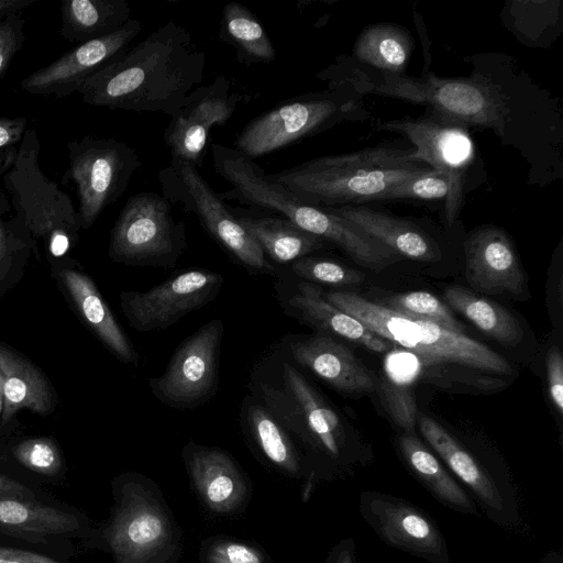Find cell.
<instances>
[{
  "label": "cell",
  "instance_id": "cell-22",
  "mask_svg": "<svg viewBox=\"0 0 563 563\" xmlns=\"http://www.w3.org/2000/svg\"><path fill=\"white\" fill-rule=\"evenodd\" d=\"M324 209L349 220L399 257L428 263L437 262L441 257L430 236L408 220L364 206L347 205Z\"/></svg>",
  "mask_w": 563,
  "mask_h": 563
},
{
  "label": "cell",
  "instance_id": "cell-45",
  "mask_svg": "<svg viewBox=\"0 0 563 563\" xmlns=\"http://www.w3.org/2000/svg\"><path fill=\"white\" fill-rule=\"evenodd\" d=\"M1 201H0V280L4 277L10 261V240L5 229L3 219L1 217Z\"/></svg>",
  "mask_w": 563,
  "mask_h": 563
},
{
  "label": "cell",
  "instance_id": "cell-42",
  "mask_svg": "<svg viewBox=\"0 0 563 563\" xmlns=\"http://www.w3.org/2000/svg\"><path fill=\"white\" fill-rule=\"evenodd\" d=\"M208 560L210 563H262V556L253 548L234 542L212 547Z\"/></svg>",
  "mask_w": 563,
  "mask_h": 563
},
{
  "label": "cell",
  "instance_id": "cell-39",
  "mask_svg": "<svg viewBox=\"0 0 563 563\" xmlns=\"http://www.w3.org/2000/svg\"><path fill=\"white\" fill-rule=\"evenodd\" d=\"M24 19L18 13L0 16V79L7 73L13 57L24 42Z\"/></svg>",
  "mask_w": 563,
  "mask_h": 563
},
{
  "label": "cell",
  "instance_id": "cell-1",
  "mask_svg": "<svg viewBox=\"0 0 563 563\" xmlns=\"http://www.w3.org/2000/svg\"><path fill=\"white\" fill-rule=\"evenodd\" d=\"M205 66L206 54L191 33L169 19L86 80L77 92L90 106L172 117L202 82Z\"/></svg>",
  "mask_w": 563,
  "mask_h": 563
},
{
  "label": "cell",
  "instance_id": "cell-48",
  "mask_svg": "<svg viewBox=\"0 0 563 563\" xmlns=\"http://www.w3.org/2000/svg\"><path fill=\"white\" fill-rule=\"evenodd\" d=\"M1 411H2V379H1V375H0V416H1Z\"/></svg>",
  "mask_w": 563,
  "mask_h": 563
},
{
  "label": "cell",
  "instance_id": "cell-4",
  "mask_svg": "<svg viewBox=\"0 0 563 563\" xmlns=\"http://www.w3.org/2000/svg\"><path fill=\"white\" fill-rule=\"evenodd\" d=\"M317 78L342 79L360 95L374 93L426 104L432 112L465 126L490 128L503 133L509 118L508 98L489 79L475 75L465 78H423L383 73L377 79L350 66L343 56L321 70Z\"/></svg>",
  "mask_w": 563,
  "mask_h": 563
},
{
  "label": "cell",
  "instance_id": "cell-36",
  "mask_svg": "<svg viewBox=\"0 0 563 563\" xmlns=\"http://www.w3.org/2000/svg\"><path fill=\"white\" fill-rule=\"evenodd\" d=\"M296 276L310 284L351 286L363 282L364 275L338 262L317 256H303L291 263Z\"/></svg>",
  "mask_w": 563,
  "mask_h": 563
},
{
  "label": "cell",
  "instance_id": "cell-47",
  "mask_svg": "<svg viewBox=\"0 0 563 563\" xmlns=\"http://www.w3.org/2000/svg\"><path fill=\"white\" fill-rule=\"evenodd\" d=\"M539 563H563V555L560 551H553L544 555Z\"/></svg>",
  "mask_w": 563,
  "mask_h": 563
},
{
  "label": "cell",
  "instance_id": "cell-28",
  "mask_svg": "<svg viewBox=\"0 0 563 563\" xmlns=\"http://www.w3.org/2000/svg\"><path fill=\"white\" fill-rule=\"evenodd\" d=\"M60 13V35L78 44L110 35L131 19L126 0H64Z\"/></svg>",
  "mask_w": 563,
  "mask_h": 563
},
{
  "label": "cell",
  "instance_id": "cell-23",
  "mask_svg": "<svg viewBox=\"0 0 563 563\" xmlns=\"http://www.w3.org/2000/svg\"><path fill=\"white\" fill-rule=\"evenodd\" d=\"M399 454L412 476L444 507L479 516L478 506L441 460L413 432L398 438Z\"/></svg>",
  "mask_w": 563,
  "mask_h": 563
},
{
  "label": "cell",
  "instance_id": "cell-10",
  "mask_svg": "<svg viewBox=\"0 0 563 563\" xmlns=\"http://www.w3.org/2000/svg\"><path fill=\"white\" fill-rule=\"evenodd\" d=\"M418 423L429 448L466 487L485 516L504 530H519L522 523L520 499L511 477L482 461L426 413L419 415Z\"/></svg>",
  "mask_w": 563,
  "mask_h": 563
},
{
  "label": "cell",
  "instance_id": "cell-5",
  "mask_svg": "<svg viewBox=\"0 0 563 563\" xmlns=\"http://www.w3.org/2000/svg\"><path fill=\"white\" fill-rule=\"evenodd\" d=\"M328 89L296 96L252 119L238 134L235 150L254 159L324 132L345 121L371 117L360 95L342 79Z\"/></svg>",
  "mask_w": 563,
  "mask_h": 563
},
{
  "label": "cell",
  "instance_id": "cell-32",
  "mask_svg": "<svg viewBox=\"0 0 563 563\" xmlns=\"http://www.w3.org/2000/svg\"><path fill=\"white\" fill-rule=\"evenodd\" d=\"M241 422L268 461L292 474L299 471V459L289 432L253 395L244 399Z\"/></svg>",
  "mask_w": 563,
  "mask_h": 563
},
{
  "label": "cell",
  "instance_id": "cell-18",
  "mask_svg": "<svg viewBox=\"0 0 563 563\" xmlns=\"http://www.w3.org/2000/svg\"><path fill=\"white\" fill-rule=\"evenodd\" d=\"M291 358L343 394L376 390L377 377L343 343L324 332L287 338Z\"/></svg>",
  "mask_w": 563,
  "mask_h": 563
},
{
  "label": "cell",
  "instance_id": "cell-31",
  "mask_svg": "<svg viewBox=\"0 0 563 563\" xmlns=\"http://www.w3.org/2000/svg\"><path fill=\"white\" fill-rule=\"evenodd\" d=\"M219 37L236 52L239 63L250 66L276 59V49L256 15L240 2L222 9Z\"/></svg>",
  "mask_w": 563,
  "mask_h": 563
},
{
  "label": "cell",
  "instance_id": "cell-12",
  "mask_svg": "<svg viewBox=\"0 0 563 563\" xmlns=\"http://www.w3.org/2000/svg\"><path fill=\"white\" fill-rule=\"evenodd\" d=\"M376 130L398 132L415 145L411 157L443 173L449 179L445 198V220L452 225L463 205V189L474 144L466 126L434 112L419 119L379 122Z\"/></svg>",
  "mask_w": 563,
  "mask_h": 563
},
{
  "label": "cell",
  "instance_id": "cell-37",
  "mask_svg": "<svg viewBox=\"0 0 563 563\" xmlns=\"http://www.w3.org/2000/svg\"><path fill=\"white\" fill-rule=\"evenodd\" d=\"M448 177L433 168L412 175L398 184L393 185L373 201L397 199H443L449 194Z\"/></svg>",
  "mask_w": 563,
  "mask_h": 563
},
{
  "label": "cell",
  "instance_id": "cell-25",
  "mask_svg": "<svg viewBox=\"0 0 563 563\" xmlns=\"http://www.w3.org/2000/svg\"><path fill=\"white\" fill-rule=\"evenodd\" d=\"M232 212L261 246L267 260L278 264L292 263L308 256L327 243L279 214L236 208Z\"/></svg>",
  "mask_w": 563,
  "mask_h": 563
},
{
  "label": "cell",
  "instance_id": "cell-20",
  "mask_svg": "<svg viewBox=\"0 0 563 563\" xmlns=\"http://www.w3.org/2000/svg\"><path fill=\"white\" fill-rule=\"evenodd\" d=\"M121 493L112 518L102 529V538L117 563H141L163 547L167 539L166 521L159 510L141 501L129 486Z\"/></svg>",
  "mask_w": 563,
  "mask_h": 563
},
{
  "label": "cell",
  "instance_id": "cell-11",
  "mask_svg": "<svg viewBox=\"0 0 563 563\" xmlns=\"http://www.w3.org/2000/svg\"><path fill=\"white\" fill-rule=\"evenodd\" d=\"M223 333V321L212 319L186 338L170 356L165 371L150 378L154 397L176 410H191L213 398L219 389Z\"/></svg>",
  "mask_w": 563,
  "mask_h": 563
},
{
  "label": "cell",
  "instance_id": "cell-34",
  "mask_svg": "<svg viewBox=\"0 0 563 563\" xmlns=\"http://www.w3.org/2000/svg\"><path fill=\"white\" fill-rule=\"evenodd\" d=\"M20 472L38 485L62 482L65 473L63 454L49 438H29L13 444L9 452Z\"/></svg>",
  "mask_w": 563,
  "mask_h": 563
},
{
  "label": "cell",
  "instance_id": "cell-3",
  "mask_svg": "<svg viewBox=\"0 0 563 563\" xmlns=\"http://www.w3.org/2000/svg\"><path fill=\"white\" fill-rule=\"evenodd\" d=\"M411 151L377 145L317 157L269 177L313 207L363 205L393 185L431 168L413 159Z\"/></svg>",
  "mask_w": 563,
  "mask_h": 563
},
{
  "label": "cell",
  "instance_id": "cell-17",
  "mask_svg": "<svg viewBox=\"0 0 563 563\" xmlns=\"http://www.w3.org/2000/svg\"><path fill=\"white\" fill-rule=\"evenodd\" d=\"M142 23L130 19L117 32L78 44L49 65L25 77L21 87L29 93L64 98L118 59L140 34Z\"/></svg>",
  "mask_w": 563,
  "mask_h": 563
},
{
  "label": "cell",
  "instance_id": "cell-9",
  "mask_svg": "<svg viewBox=\"0 0 563 563\" xmlns=\"http://www.w3.org/2000/svg\"><path fill=\"white\" fill-rule=\"evenodd\" d=\"M67 151L66 177L76 185L80 228L89 229L124 194L141 159L134 148L113 137L85 135L69 141Z\"/></svg>",
  "mask_w": 563,
  "mask_h": 563
},
{
  "label": "cell",
  "instance_id": "cell-26",
  "mask_svg": "<svg viewBox=\"0 0 563 563\" xmlns=\"http://www.w3.org/2000/svg\"><path fill=\"white\" fill-rule=\"evenodd\" d=\"M185 455L196 486L211 508L227 511L240 501L243 482L227 453L190 443L185 448Z\"/></svg>",
  "mask_w": 563,
  "mask_h": 563
},
{
  "label": "cell",
  "instance_id": "cell-33",
  "mask_svg": "<svg viewBox=\"0 0 563 563\" xmlns=\"http://www.w3.org/2000/svg\"><path fill=\"white\" fill-rule=\"evenodd\" d=\"M418 360L408 365L405 374H398L395 362L389 354L385 362V374L378 380L377 387L383 405L391 419L405 432H413L417 420V405L412 389L413 382L420 377Z\"/></svg>",
  "mask_w": 563,
  "mask_h": 563
},
{
  "label": "cell",
  "instance_id": "cell-27",
  "mask_svg": "<svg viewBox=\"0 0 563 563\" xmlns=\"http://www.w3.org/2000/svg\"><path fill=\"white\" fill-rule=\"evenodd\" d=\"M2 379L1 418L8 421L21 409L47 415L53 409L49 386L42 373L18 353L0 346Z\"/></svg>",
  "mask_w": 563,
  "mask_h": 563
},
{
  "label": "cell",
  "instance_id": "cell-35",
  "mask_svg": "<svg viewBox=\"0 0 563 563\" xmlns=\"http://www.w3.org/2000/svg\"><path fill=\"white\" fill-rule=\"evenodd\" d=\"M378 302L406 316L430 321L453 332L464 333L463 324L455 319L449 306L430 292L396 294Z\"/></svg>",
  "mask_w": 563,
  "mask_h": 563
},
{
  "label": "cell",
  "instance_id": "cell-29",
  "mask_svg": "<svg viewBox=\"0 0 563 563\" xmlns=\"http://www.w3.org/2000/svg\"><path fill=\"white\" fill-rule=\"evenodd\" d=\"M415 47L410 32L394 23L366 26L353 46V56L382 73L404 75Z\"/></svg>",
  "mask_w": 563,
  "mask_h": 563
},
{
  "label": "cell",
  "instance_id": "cell-19",
  "mask_svg": "<svg viewBox=\"0 0 563 563\" xmlns=\"http://www.w3.org/2000/svg\"><path fill=\"white\" fill-rule=\"evenodd\" d=\"M465 275L474 288L492 294L523 292L526 277L507 233L495 225L473 230L464 243Z\"/></svg>",
  "mask_w": 563,
  "mask_h": 563
},
{
  "label": "cell",
  "instance_id": "cell-41",
  "mask_svg": "<svg viewBox=\"0 0 563 563\" xmlns=\"http://www.w3.org/2000/svg\"><path fill=\"white\" fill-rule=\"evenodd\" d=\"M0 563H73L69 559L31 548L0 542Z\"/></svg>",
  "mask_w": 563,
  "mask_h": 563
},
{
  "label": "cell",
  "instance_id": "cell-40",
  "mask_svg": "<svg viewBox=\"0 0 563 563\" xmlns=\"http://www.w3.org/2000/svg\"><path fill=\"white\" fill-rule=\"evenodd\" d=\"M0 496H10L31 500L56 499L41 485L27 478L20 471L0 466Z\"/></svg>",
  "mask_w": 563,
  "mask_h": 563
},
{
  "label": "cell",
  "instance_id": "cell-14",
  "mask_svg": "<svg viewBox=\"0 0 563 563\" xmlns=\"http://www.w3.org/2000/svg\"><path fill=\"white\" fill-rule=\"evenodd\" d=\"M223 282L220 273L188 269L146 291H121L120 306L136 331H162L209 305L218 296Z\"/></svg>",
  "mask_w": 563,
  "mask_h": 563
},
{
  "label": "cell",
  "instance_id": "cell-6",
  "mask_svg": "<svg viewBox=\"0 0 563 563\" xmlns=\"http://www.w3.org/2000/svg\"><path fill=\"white\" fill-rule=\"evenodd\" d=\"M268 379L252 378L255 396L286 428L329 463L347 467L354 462L349 452L345 428L332 406L289 361L282 360Z\"/></svg>",
  "mask_w": 563,
  "mask_h": 563
},
{
  "label": "cell",
  "instance_id": "cell-8",
  "mask_svg": "<svg viewBox=\"0 0 563 563\" xmlns=\"http://www.w3.org/2000/svg\"><path fill=\"white\" fill-rule=\"evenodd\" d=\"M187 247L184 222L172 203L152 191L130 197L110 234L109 256L130 266L173 268Z\"/></svg>",
  "mask_w": 563,
  "mask_h": 563
},
{
  "label": "cell",
  "instance_id": "cell-13",
  "mask_svg": "<svg viewBox=\"0 0 563 563\" xmlns=\"http://www.w3.org/2000/svg\"><path fill=\"white\" fill-rule=\"evenodd\" d=\"M89 519L58 499L31 500L0 496V542L70 559L74 540H88Z\"/></svg>",
  "mask_w": 563,
  "mask_h": 563
},
{
  "label": "cell",
  "instance_id": "cell-46",
  "mask_svg": "<svg viewBox=\"0 0 563 563\" xmlns=\"http://www.w3.org/2000/svg\"><path fill=\"white\" fill-rule=\"evenodd\" d=\"M34 2H36V0H0V16L10 13H18Z\"/></svg>",
  "mask_w": 563,
  "mask_h": 563
},
{
  "label": "cell",
  "instance_id": "cell-30",
  "mask_svg": "<svg viewBox=\"0 0 563 563\" xmlns=\"http://www.w3.org/2000/svg\"><path fill=\"white\" fill-rule=\"evenodd\" d=\"M444 299L452 309L495 341L506 346H516L521 342L522 327L512 313L498 303L460 285L448 286Z\"/></svg>",
  "mask_w": 563,
  "mask_h": 563
},
{
  "label": "cell",
  "instance_id": "cell-24",
  "mask_svg": "<svg viewBox=\"0 0 563 563\" xmlns=\"http://www.w3.org/2000/svg\"><path fill=\"white\" fill-rule=\"evenodd\" d=\"M60 279L79 314L103 345L121 362L136 365L139 353L115 320L93 280L71 268L63 269Z\"/></svg>",
  "mask_w": 563,
  "mask_h": 563
},
{
  "label": "cell",
  "instance_id": "cell-7",
  "mask_svg": "<svg viewBox=\"0 0 563 563\" xmlns=\"http://www.w3.org/2000/svg\"><path fill=\"white\" fill-rule=\"evenodd\" d=\"M158 180L163 197L185 212L195 214L205 231L245 269L254 274L275 273L261 246L198 168L184 161L172 159L158 172Z\"/></svg>",
  "mask_w": 563,
  "mask_h": 563
},
{
  "label": "cell",
  "instance_id": "cell-38",
  "mask_svg": "<svg viewBox=\"0 0 563 563\" xmlns=\"http://www.w3.org/2000/svg\"><path fill=\"white\" fill-rule=\"evenodd\" d=\"M26 129L24 117L0 118V176L15 163Z\"/></svg>",
  "mask_w": 563,
  "mask_h": 563
},
{
  "label": "cell",
  "instance_id": "cell-43",
  "mask_svg": "<svg viewBox=\"0 0 563 563\" xmlns=\"http://www.w3.org/2000/svg\"><path fill=\"white\" fill-rule=\"evenodd\" d=\"M549 394L556 411L563 412V358L560 350L553 346L547 360Z\"/></svg>",
  "mask_w": 563,
  "mask_h": 563
},
{
  "label": "cell",
  "instance_id": "cell-2",
  "mask_svg": "<svg viewBox=\"0 0 563 563\" xmlns=\"http://www.w3.org/2000/svg\"><path fill=\"white\" fill-rule=\"evenodd\" d=\"M334 307L356 318L371 331L412 354L420 378L454 391H494L511 375L507 360L464 333L395 311L353 291L323 292Z\"/></svg>",
  "mask_w": 563,
  "mask_h": 563
},
{
  "label": "cell",
  "instance_id": "cell-15",
  "mask_svg": "<svg viewBox=\"0 0 563 563\" xmlns=\"http://www.w3.org/2000/svg\"><path fill=\"white\" fill-rule=\"evenodd\" d=\"M363 520L387 545L430 563H450V552L437 522L419 506L379 490L358 496Z\"/></svg>",
  "mask_w": 563,
  "mask_h": 563
},
{
  "label": "cell",
  "instance_id": "cell-16",
  "mask_svg": "<svg viewBox=\"0 0 563 563\" xmlns=\"http://www.w3.org/2000/svg\"><path fill=\"white\" fill-rule=\"evenodd\" d=\"M241 99L240 93L231 91V81L224 76H217L209 85L190 91L164 132L172 159L184 161L198 168L211 128L224 125Z\"/></svg>",
  "mask_w": 563,
  "mask_h": 563
},
{
  "label": "cell",
  "instance_id": "cell-21",
  "mask_svg": "<svg viewBox=\"0 0 563 563\" xmlns=\"http://www.w3.org/2000/svg\"><path fill=\"white\" fill-rule=\"evenodd\" d=\"M297 290L296 294L287 298L285 311L301 323L313 327L319 332L338 335L377 353L387 352L393 345L356 318L327 301L319 286L301 282L297 285Z\"/></svg>",
  "mask_w": 563,
  "mask_h": 563
},
{
  "label": "cell",
  "instance_id": "cell-44",
  "mask_svg": "<svg viewBox=\"0 0 563 563\" xmlns=\"http://www.w3.org/2000/svg\"><path fill=\"white\" fill-rule=\"evenodd\" d=\"M353 538L342 540L332 551L327 563H358Z\"/></svg>",
  "mask_w": 563,
  "mask_h": 563
}]
</instances>
